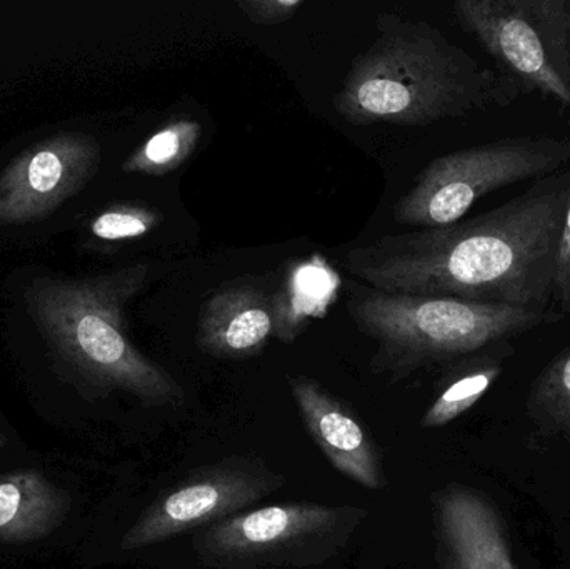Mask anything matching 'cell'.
Masks as SVG:
<instances>
[{
    "label": "cell",
    "instance_id": "3957f363",
    "mask_svg": "<svg viewBox=\"0 0 570 569\" xmlns=\"http://www.w3.org/2000/svg\"><path fill=\"white\" fill-rule=\"evenodd\" d=\"M146 264L92 279L37 281L30 313L57 353L102 393L122 391L153 408H180L183 384L144 356L126 334V307L142 290Z\"/></svg>",
    "mask_w": 570,
    "mask_h": 569
},
{
    "label": "cell",
    "instance_id": "8fae6325",
    "mask_svg": "<svg viewBox=\"0 0 570 569\" xmlns=\"http://www.w3.org/2000/svg\"><path fill=\"white\" fill-rule=\"evenodd\" d=\"M442 569H518L504 524L488 498L461 484L434 494Z\"/></svg>",
    "mask_w": 570,
    "mask_h": 569
},
{
    "label": "cell",
    "instance_id": "5b68a950",
    "mask_svg": "<svg viewBox=\"0 0 570 569\" xmlns=\"http://www.w3.org/2000/svg\"><path fill=\"white\" fill-rule=\"evenodd\" d=\"M367 518L347 504H271L194 534V551L213 569L318 568L352 543Z\"/></svg>",
    "mask_w": 570,
    "mask_h": 569
},
{
    "label": "cell",
    "instance_id": "9c48e42d",
    "mask_svg": "<svg viewBox=\"0 0 570 569\" xmlns=\"http://www.w3.org/2000/svg\"><path fill=\"white\" fill-rule=\"evenodd\" d=\"M100 147L86 134H62L30 147L0 176V224L52 213L99 169Z\"/></svg>",
    "mask_w": 570,
    "mask_h": 569
},
{
    "label": "cell",
    "instance_id": "277c9868",
    "mask_svg": "<svg viewBox=\"0 0 570 569\" xmlns=\"http://www.w3.org/2000/svg\"><path fill=\"white\" fill-rule=\"evenodd\" d=\"M347 313L357 330L375 343V371L394 377L481 353L564 317L556 310L392 294L358 284L352 287Z\"/></svg>",
    "mask_w": 570,
    "mask_h": 569
},
{
    "label": "cell",
    "instance_id": "ac0fdd59",
    "mask_svg": "<svg viewBox=\"0 0 570 569\" xmlns=\"http://www.w3.org/2000/svg\"><path fill=\"white\" fill-rule=\"evenodd\" d=\"M164 216L156 209L119 206L96 217L90 230L102 241L137 239L153 233L163 224Z\"/></svg>",
    "mask_w": 570,
    "mask_h": 569
},
{
    "label": "cell",
    "instance_id": "9a60e30c",
    "mask_svg": "<svg viewBox=\"0 0 570 569\" xmlns=\"http://www.w3.org/2000/svg\"><path fill=\"white\" fill-rule=\"evenodd\" d=\"M512 353V346L504 343L489 346L485 353L465 360L449 377L444 390L425 411L421 426L428 430L444 428L468 413L484 398L502 373L505 357Z\"/></svg>",
    "mask_w": 570,
    "mask_h": 569
},
{
    "label": "cell",
    "instance_id": "52a82bcc",
    "mask_svg": "<svg viewBox=\"0 0 570 569\" xmlns=\"http://www.w3.org/2000/svg\"><path fill=\"white\" fill-rule=\"evenodd\" d=\"M454 16L521 92L570 112V0H458Z\"/></svg>",
    "mask_w": 570,
    "mask_h": 569
},
{
    "label": "cell",
    "instance_id": "ffe728a7",
    "mask_svg": "<svg viewBox=\"0 0 570 569\" xmlns=\"http://www.w3.org/2000/svg\"><path fill=\"white\" fill-rule=\"evenodd\" d=\"M305 0H239L237 7L256 26L274 27L291 20Z\"/></svg>",
    "mask_w": 570,
    "mask_h": 569
},
{
    "label": "cell",
    "instance_id": "7402d4cb",
    "mask_svg": "<svg viewBox=\"0 0 570 569\" xmlns=\"http://www.w3.org/2000/svg\"><path fill=\"white\" fill-rule=\"evenodd\" d=\"M569 47H570V20H569Z\"/></svg>",
    "mask_w": 570,
    "mask_h": 569
},
{
    "label": "cell",
    "instance_id": "e0dca14e",
    "mask_svg": "<svg viewBox=\"0 0 570 569\" xmlns=\"http://www.w3.org/2000/svg\"><path fill=\"white\" fill-rule=\"evenodd\" d=\"M528 411L544 436L564 438L570 443V346L539 374Z\"/></svg>",
    "mask_w": 570,
    "mask_h": 569
},
{
    "label": "cell",
    "instance_id": "d6986e66",
    "mask_svg": "<svg viewBox=\"0 0 570 569\" xmlns=\"http://www.w3.org/2000/svg\"><path fill=\"white\" fill-rule=\"evenodd\" d=\"M552 303L562 316L570 314V197L562 219L561 234H559L558 254H556L554 291Z\"/></svg>",
    "mask_w": 570,
    "mask_h": 569
},
{
    "label": "cell",
    "instance_id": "2e32d148",
    "mask_svg": "<svg viewBox=\"0 0 570 569\" xmlns=\"http://www.w3.org/2000/svg\"><path fill=\"white\" fill-rule=\"evenodd\" d=\"M203 136V126L197 120L180 119L154 133L129 159L124 163V173L142 176H166L174 173L196 153Z\"/></svg>",
    "mask_w": 570,
    "mask_h": 569
},
{
    "label": "cell",
    "instance_id": "ba28073f",
    "mask_svg": "<svg viewBox=\"0 0 570 569\" xmlns=\"http://www.w3.org/2000/svg\"><path fill=\"white\" fill-rule=\"evenodd\" d=\"M284 484V474L256 457H227L197 468L142 511L120 540V550H144L199 533L249 511Z\"/></svg>",
    "mask_w": 570,
    "mask_h": 569
},
{
    "label": "cell",
    "instance_id": "30bf717a",
    "mask_svg": "<svg viewBox=\"0 0 570 569\" xmlns=\"http://www.w3.org/2000/svg\"><path fill=\"white\" fill-rule=\"evenodd\" d=\"M287 384L308 436L332 468L358 487L384 490L381 448L354 408L312 377L288 376Z\"/></svg>",
    "mask_w": 570,
    "mask_h": 569
},
{
    "label": "cell",
    "instance_id": "8992f818",
    "mask_svg": "<svg viewBox=\"0 0 570 569\" xmlns=\"http://www.w3.org/2000/svg\"><path fill=\"white\" fill-rule=\"evenodd\" d=\"M570 166V139L508 137L431 160L394 207L402 226H449L489 194L524 180L544 179Z\"/></svg>",
    "mask_w": 570,
    "mask_h": 569
},
{
    "label": "cell",
    "instance_id": "5bb4252c",
    "mask_svg": "<svg viewBox=\"0 0 570 569\" xmlns=\"http://www.w3.org/2000/svg\"><path fill=\"white\" fill-rule=\"evenodd\" d=\"M341 284V276L321 254L288 267L274 293V337L292 343L312 321L324 320L337 301Z\"/></svg>",
    "mask_w": 570,
    "mask_h": 569
},
{
    "label": "cell",
    "instance_id": "44dd1931",
    "mask_svg": "<svg viewBox=\"0 0 570 569\" xmlns=\"http://www.w3.org/2000/svg\"><path fill=\"white\" fill-rule=\"evenodd\" d=\"M7 440L6 436H3L2 431H0V450H2L3 447H6Z\"/></svg>",
    "mask_w": 570,
    "mask_h": 569
},
{
    "label": "cell",
    "instance_id": "7a4b0ae2",
    "mask_svg": "<svg viewBox=\"0 0 570 569\" xmlns=\"http://www.w3.org/2000/svg\"><path fill=\"white\" fill-rule=\"evenodd\" d=\"M377 37L352 60L334 109L352 126H431L491 107L521 89L425 20L382 13Z\"/></svg>",
    "mask_w": 570,
    "mask_h": 569
},
{
    "label": "cell",
    "instance_id": "7c38bea8",
    "mask_svg": "<svg viewBox=\"0 0 570 569\" xmlns=\"http://www.w3.org/2000/svg\"><path fill=\"white\" fill-rule=\"evenodd\" d=\"M274 331V294L257 283L230 284L200 307L197 346L216 360H249L266 350Z\"/></svg>",
    "mask_w": 570,
    "mask_h": 569
},
{
    "label": "cell",
    "instance_id": "6da1fadb",
    "mask_svg": "<svg viewBox=\"0 0 570 569\" xmlns=\"http://www.w3.org/2000/svg\"><path fill=\"white\" fill-rule=\"evenodd\" d=\"M570 169L471 219L384 236L345 254L365 286L392 294L551 310Z\"/></svg>",
    "mask_w": 570,
    "mask_h": 569
},
{
    "label": "cell",
    "instance_id": "4fadbf2b",
    "mask_svg": "<svg viewBox=\"0 0 570 569\" xmlns=\"http://www.w3.org/2000/svg\"><path fill=\"white\" fill-rule=\"evenodd\" d=\"M72 510V497L42 471L0 474V545H29L59 530Z\"/></svg>",
    "mask_w": 570,
    "mask_h": 569
}]
</instances>
